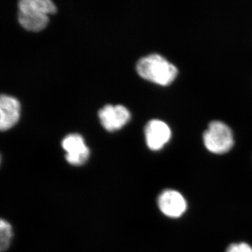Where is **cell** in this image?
<instances>
[{
  "label": "cell",
  "mask_w": 252,
  "mask_h": 252,
  "mask_svg": "<svg viewBox=\"0 0 252 252\" xmlns=\"http://www.w3.org/2000/svg\"><path fill=\"white\" fill-rule=\"evenodd\" d=\"M137 74L145 80L158 85H170L178 75L177 68L158 54L142 58L137 63Z\"/></svg>",
  "instance_id": "1"
},
{
  "label": "cell",
  "mask_w": 252,
  "mask_h": 252,
  "mask_svg": "<svg viewBox=\"0 0 252 252\" xmlns=\"http://www.w3.org/2000/svg\"><path fill=\"white\" fill-rule=\"evenodd\" d=\"M203 142L207 150L212 153H227L234 145L233 132L224 123L214 121L204 132Z\"/></svg>",
  "instance_id": "2"
},
{
  "label": "cell",
  "mask_w": 252,
  "mask_h": 252,
  "mask_svg": "<svg viewBox=\"0 0 252 252\" xmlns=\"http://www.w3.org/2000/svg\"><path fill=\"white\" fill-rule=\"evenodd\" d=\"M62 147L66 152V160L74 166L84 165L90 157V150L82 136L79 134L66 136L63 139Z\"/></svg>",
  "instance_id": "3"
},
{
  "label": "cell",
  "mask_w": 252,
  "mask_h": 252,
  "mask_svg": "<svg viewBox=\"0 0 252 252\" xmlns=\"http://www.w3.org/2000/svg\"><path fill=\"white\" fill-rule=\"evenodd\" d=\"M98 117L106 130L114 132L125 126L131 116L128 109L124 106L107 104L99 111Z\"/></svg>",
  "instance_id": "4"
},
{
  "label": "cell",
  "mask_w": 252,
  "mask_h": 252,
  "mask_svg": "<svg viewBox=\"0 0 252 252\" xmlns=\"http://www.w3.org/2000/svg\"><path fill=\"white\" fill-rule=\"evenodd\" d=\"M146 142L151 150L159 151L171 138L172 132L166 123L153 119L147 123L144 129Z\"/></svg>",
  "instance_id": "5"
},
{
  "label": "cell",
  "mask_w": 252,
  "mask_h": 252,
  "mask_svg": "<svg viewBox=\"0 0 252 252\" xmlns=\"http://www.w3.org/2000/svg\"><path fill=\"white\" fill-rule=\"evenodd\" d=\"M158 205L162 213L171 218L182 216L187 208L183 195L174 190H165L159 195Z\"/></svg>",
  "instance_id": "6"
},
{
  "label": "cell",
  "mask_w": 252,
  "mask_h": 252,
  "mask_svg": "<svg viewBox=\"0 0 252 252\" xmlns=\"http://www.w3.org/2000/svg\"><path fill=\"white\" fill-rule=\"evenodd\" d=\"M21 114V104L17 99L6 94L0 97V129L9 130L17 124Z\"/></svg>",
  "instance_id": "7"
},
{
  "label": "cell",
  "mask_w": 252,
  "mask_h": 252,
  "mask_svg": "<svg viewBox=\"0 0 252 252\" xmlns=\"http://www.w3.org/2000/svg\"><path fill=\"white\" fill-rule=\"evenodd\" d=\"M18 9L23 12L46 16L57 12L56 4L51 0H21L18 2Z\"/></svg>",
  "instance_id": "8"
},
{
  "label": "cell",
  "mask_w": 252,
  "mask_h": 252,
  "mask_svg": "<svg viewBox=\"0 0 252 252\" xmlns=\"http://www.w3.org/2000/svg\"><path fill=\"white\" fill-rule=\"evenodd\" d=\"M18 22L24 29L31 32H39L47 27L49 16L34 13L18 12Z\"/></svg>",
  "instance_id": "9"
},
{
  "label": "cell",
  "mask_w": 252,
  "mask_h": 252,
  "mask_svg": "<svg viewBox=\"0 0 252 252\" xmlns=\"http://www.w3.org/2000/svg\"><path fill=\"white\" fill-rule=\"evenodd\" d=\"M0 251L4 252L9 248L14 234L11 225L3 219L0 222Z\"/></svg>",
  "instance_id": "10"
},
{
  "label": "cell",
  "mask_w": 252,
  "mask_h": 252,
  "mask_svg": "<svg viewBox=\"0 0 252 252\" xmlns=\"http://www.w3.org/2000/svg\"><path fill=\"white\" fill-rule=\"evenodd\" d=\"M226 252H252V248L246 243L233 244L228 248Z\"/></svg>",
  "instance_id": "11"
}]
</instances>
